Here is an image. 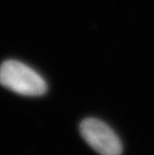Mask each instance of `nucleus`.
<instances>
[{
    "instance_id": "obj_1",
    "label": "nucleus",
    "mask_w": 154,
    "mask_h": 155,
    "mask_svg": "<svg viewBox=\"0 0 154 155\" xmlns=\"http://www.w3.org/2000/svg\"><path fill=\"white\" fill-rule=\"evenodd\" d=\"M0 84L24 96H41L47 84L35 70L17 60L4 61L0 66Z\"/></svg>"
},
{
    "instance_id": "obj_2",
    "label": "nucleus",
    "mask_w": 154,
    "mask_h": 155,
    "mask_svg": "<svg viewBox=\"0 0 154 155\" xmlns=\"http://www.w3.org/2000/svg\"><path fill=\"white\" fill-rule=\"evenodd\" d=\"M80 133L86 143L100 155H121L122 153L120 139L103 121L86 118L80 124Z\"/></svg>"
}]
</instances>
